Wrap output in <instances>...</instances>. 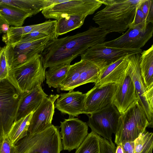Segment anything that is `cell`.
I'll return each mask as SVG.
<instances>
[{"label": "cell", "instance_id": "6da1fadb", "mask_svg": "<svg viewBox=\"0 0 153 153\" xmlns=\"http://www.w3.org/2000/svg\"><path fill=\"white\" fill-rule=\"evenodd\" d=\"M108 33L99 27L91 26L83 32L53 40L41 54L45 68L65 63H71L89 48L104 42Z\"/></svg>", "mask_w": 153, "mask_h": 153}, {"label": "cell", "instance_id": "7a4b0ae2", "mask_svg": "<svg viewBox=\"0 0 153 153\" xmlns=\"http://www.w3.org/2000/svg\"><path fill=\"white\" fill-rule=\"evenodd\" d=\"M141 0H102L105 7L98 11L93 19L109 33H122L133 22Z\"/></svg>", "mask_w": 153, "mask_h": 153}, {"label": "cell", "instance_id": "3957f363", "mask_svg": "<svg viewBox=\"0 0 153 153\" xmlns=\"http://www.w3.org/2000/svg\"><path fill=\"white\" fill-rule=\"evenodd\" d=\"M62 150L59 128L53 125L38 133L28 132L14 146V153H60Z\"/></svg>", "mask_w": 153, "mask_h": 153}, {"label": "cell", "instance_id": "277c9868", "mask_svg": "<svg viewBox=\"0 0 153 153\" xmlns=\"http://www.w3.org/2000/svg\"><path fill=\"white\" fill-rule=\"evenodd\" d=\"M150 127L146 115L138 100L134 101L123 112L118 128L115 134L117 145L133 142L141 134Z\"/></svg>", "mask_w": 153, "mask_h": 153}, {"label": "cell", "instance_id": "5b68a950", "mask_svg": "<svg viewBox=\"0 0 153 153\" xmlns=\"http://www.w3.org/2000/svg\"><path fill=\"white\" fill-rule=\"evenodd\" d=\"M45 69L41 54H36L24 63L10 70L7 79L21 93L41 85Z\"/></svg>", "mask_w": 153, "mask_h": 153}, {"label": "cell", "instance_id": "8992f818", "mask_svg": "<svg viewBox=\"0 0 153 153\" xmlns=\"http://www.w3.org/2000/svg\"><path fill=\"white\" fill-rule=\"evenodd\" d=\"M107 65V63L103 60L81 59L71 65L66 77L60 85V89L71 91L87 83H96L101 71Z\"/></svg>", "mask_w": 153, "mask_h": 153}, {"label": "cell", "instance_id": "52a82bcc", "mask_svg": "<svg viewBox=\"0 0 153 153\" xmlns=\"http://www.w3.org/2000/svg\"><path fill=\"white\" fill-rule=\"evenodd\" d=\"M21 94L7 78L0 80V138L14 122Z\"/></svg>", "mask_w": 153, "mask_h": 153}, {"label": "cell", "instance_id": "ba28073f", "mask_svg": "<svg viewBox=\"0 0 153 153\" xmlns=\"http://www.w3.org/2000/svg\"><path fill=\"white\" fill-rule=\"evenodd\" d=\"M87 124L91 131L108 140L112 138L119 128L121 117L120 113L111 103L105 107L87 115Z\"/></svg>", "mask_w": 153, "mask_h": 153}, {"label": "cell", "instance_id": "9c48e42d", "mask_svg": "<svg viewBox=\"0 0 153 153\" xmlns=\"http://www.w3.org/2000/svg\"><path fill=\"white\" fill-rule=\"evenodd\" d=\"M102 4V0H68L45 8L42 13L46 19L56 20L68 16L80 15L87 16L93 14Z\"/></svg>", "mask_w": 153, "mask_h": 153}, {"label": "cell", "instance_id": "30bf717a", "mask_svg": "<svg viewBox=\"0 0 153 153\" xmlns=\"http://www.w3.org/2000/svg\"><path fill=\"white\" fill-rule=\"evenodd\" d=\"M153 24L144 22L130 26L124 33L114 40L102 43L108 47L140 49L152 37Z\"/></svg>", "mask_w": 153, "mask_h": 153}, {"label": "cell", "instance_id": "8fae6325", "mask_svg": "<svg viewBox=\"0 0 153 153\" xmlns=\"http://www.w3.org/2000/svg\"><path fill=\"white\" fill-rule=\"evenodd\" d=\"M53 40L48 36L32 41L12 45H6L10 69L24 63L36 54H41Z\"/></svg>", "mask_w": 153, "mask_h": 153}, {"label": "cell", "instance_id": "7c38bea8", "mask_svg": "<svg viewBox=\"0 0 153 153\" xmlns=\"http://www.w3.org/2000/svg\"><path fill=\"white\" fill-rule=\"evenodd\" d=\"M140 53L127 56L128 63L126 73L129 76L134 83L138 102L142 108L148 119L150 127H153V108L148 100L147 90L141 76L140 63Z\"/></svg>", "mask_w": 153, "mask_h": 153}, {"label": "cell", "instance_id": "4fadbf2b", "mask_svg": "<svg viewBox=\"0 0 153 153\" xmlns=\"http://www.w3.org/2000/svg\"><path fill=\"white\" fill-rule=\"evenodd\" d=\"M60 123L63 149L70 152L76 149L88 134L87 123L78 118L71 117Z\"/></svg>", "mask_w": 153, "mask_h": 153}, {"label": "cell", "instance_id": "5bb4252c", "mask_svg": "<svg viewBox=\"0 0 153 153\" xmlns=\"http://www.w3.org/2000/svg\"><path fill=\"white\" fill-rule=\"evenodd\" d=\"M60 95L50 94L44 97L36 109L33 112L29 123L28 132L38 133L51 126L54 113V102Z\"/></svg>", "mask_w": 153, "mask_h": 153}, {"label": "cell", "instance_id": "9a60e30c", "mask_svg": "<svg viewBox=\"0 0 153 153\" xmlns=\"http://www.w3.org/2000/svg\"><path fill=\"white\" fill-rule=\"evenodd\" d=\"M116 88V84L114 83L100 86L94 85L85 93V111L86 114H89L112 103Z\"/></svg>", "mask_w": 153, "mask_h": 153}, {"label": "cell", "instance_id": "2e32d148", "mask_svg": "<svg viewBox=\"0 0 153 153\" xmlns=\"http://www.w3.org/2000/svg\"><path fill=\"white\" fill-rule=\"evenodd\" d=\"M142 51L141 49L111 47L105 46L102 43L90 47L80 56L81 59L104 60L108 65L122 57L128 55L141 53Z\"/></svg>", "mask_w": 153, "mask_h": 153}, {"label": "cell", "instance_id": "e0dca14e", "mask_svg": "<svg viewBox=\"0 0 153 153\" xmlns=\"http://www.w3.org/2000/svg\"><path fill=\"white\" fill-rule=\"evenodd\" d=\"M56 99L55 108L63 114H68L69 117H77L81 114H85V94L78 91H69L62 93Z\"/></svg>", "mask_w": 153, "mask_h": 153}, {"label": "cell", "instance_id": "ac0fdd59", "mask_svg": "<svg viewBox=\"0 0 153 153\" xmlns=\"http://www.w3.org/2000/svg\"><path fill=\"white\" fill-rule=\"evenodd\" d=\"M48 96L43 91L41 85L21 93L14 122L33 112L43 99Z\"/></svg>", "mask_w": 153, "mask_h": 153}, {"label": "cell", "instance_id": "d6986e66", "mask_svg": "<svg viewBox=\"0 0 153 153\" xmlns=\"http://www.w3.org/2000/svg\"><path fill=\"white\" fill-rule=\"evenodd\" d=\"M116 85L112 103L120 113H122L133 102L138 100V98L134 83L127 73L123 81Z\"/></svg>", "mask_w": 153, "mask_h": 153}, {"label": "cell", "instance_id": "ffe728a7", "mask_svg": "<svg viewBox=\"0 0 153 153\" xmlns=\"http://www.w3.org/2000/svg\"><path fill=\"white\" fill-rule=\"evenodd\" d=\"M127 56L107 65L101 70L95 86H100L111 83H121L126 74L128 66Z\"/></svg>", "mask_w": 153, "mask_h": 153}, {"label": "cell", "instance_id": "44dd1931", "mask_svg": "<svg viewBox=\"0 0 153 153\" xmlns=\"http://www.w3.org/2000/svg\"><path fill=\"white\" fill-rule=\"evenodd\" d=\"M55 20H49L42 23L21 27H10L2 36V41L6 45H12L18 43L23 36L39 30L53 23Z\"/></svg>", "mask_w": 153, "mask_h": 153}, {"label": "cell", "instance_id": "7402d4cb", "mask_svg": "<svg viewBox=\"0 0 153 153\" xmlns=\"http://www.w3.org/2000/svg\"><path fill=\"white\" fill-rule=\"evenodd\" d=\"M57 2V0H0V3L15 7L32 16Z\"/></svg>", "mask_w": 153, "mask_h": 153}, {"label": "cell", "instance_id": "603a6c76", "mask_svg": "<svg viewBox=\"0 0 153 153\" xmlns=\"http://www.w3.org/2000/svg\"><path fill=\"white\" fill-rule=\"evenodd\" d=\"M140 74L146 88L153 89V45L140 53Z\"/></svg>", "mask_w": 153, "mask_h": 153}, {"label": "cell", "instance_id": "cb8c5ba5", "mask_svg": "<svg viewBox=\"0 0 153 153\" xmlns=\"http://www.w3.org/2000/svg\"><path fill=\"white\" fill-rule=\"evenodd\" d=\"M0 15L9 26L21 27L25 20L32 15L10 4L0 3Z\"/></svg>", "mask_w": 153, "mask_h": 153}, {"label": "cell", "instance_id": "d4e9b609", "mask_svg": "<svg viewBox=\"0 0 153 153\" xmlns=\"http://www.w3.org/2000/svg\"><path fill=\"white\" fill-rule=\"evenodd\" d=\"M70 63L60 64L49 67L45 73L46 82L49 87L59 88L66 77L70 66Z\"/></svg>", "mask_w": 153, "mask_h": 153}, {"label": "cell", "instance_id": "484cf974", "mask_svg": "<svg viewBox=\"0 0 153 153\" xmlns=\"http://www.w3.org/2000/svg\"><path fill=\"white\" fill-rule=\"evenodd\" d=\"M87 16L75 15L60 18L56 21V32L57 36L64 34L80 27L83 25Z\"/></svg>", "mask_w": 153, "mask_h": 153}, {"label": "cell", "instance_id": "4316f807", "mask_svg": "<svg viewBox=\"0 0 153 153\" xmlns=\"http://www.w3.org/2000/svg\"><path fill=\"white\" fill-rule=\"evenodd\" d=\"M33 112L14 122L13 124L7 135L13 145H15L27 135L30 121Z\"/></svg>", "mask_w": 153, "mask_h": 153}, {"label": "cell", "instance_id": "83f0119b", "mask_svg": "<svg viewBox=\"0 0 153 153\" xmlns=\"http://www.w3.org/2000/svg\"><path fill=\"white\" fill-rule=\"evenodd\" d=\"M100 136L91 131L76 149L75 153H100Z\"/></svg>", "mask_w": 153, "mask_h": 153}, {"label": "cell", "instance_id": "f1b7e54d", "mask_svg": "<svg viewBox=\"0 0 153 153\" xmlns=\"http://www.w3.org/2000/svg\"><path fill=\"white\" fill-rule=\"evenodd\" d=\"M134 153H152L153 133L146 131L134 141Z\"/></svg>", "mask_w": 153, "mask_h": 153}, {"label": "cell", "instance_id": "f546056e", "mask_svg": "<svg viewBox=\"0 0 153 153\" xmlns=\"http://www.w3.org/2000/svg\"><path fill=\"white\" fill-rule=\"evenodd\" d=\"M56 22L39 30L24 36L20 41L18 43L33 41L48 36L53 39H57L58 36L56 32Z\"/></svg>", "mask_w": 153, "mask_h": 153}, {"label": "cell", "instance_id": "4dcf8cb0", "mask_svg": "<svg viewBox=\"0 0 153 153\" xmlns=\"http://www.w3.org/2000/svg\"><path fill=\"white\" fill-rule=\"evenodd\" d=\"M10 70L7 47L6 45L2 48L0 52V80L7 78Z\"/></svg>", "mask_w": 153, "mask_h": 153}, {"label": "cell", "instance_id": "1f68e13d", "mask_svg": "<svg viewBox=\"0 0 153 153\" xmlns=\"http://www.w3.org/2000/svg\"><path fill=\"white\" fill-rule=\"evenodd\" d=\"M140 7L146 21L153 24V0H141Z\"/></svg>", "mask_w": 153, "mask_h": 153}, {"label": "cell", "instance_id": "d6a6232c", "mask_svg": "<svg viewBox=\"0 0 153 153\" xmlns=\"http://www.w3.org/2000/svg\"><path fill=\"white\" fill-rule=\"evenodd\" d=\"M99 145L100 153H115L116 147L112 138L108 140L100 136Z\"/></svg>", "mask_w": 153, "mask_h": 153}, {"label": "cell", "instance_id": "836d02e7", "mask_svg": "<svg viewBox=\"0 0 153 153\" xmlns=\"http://www.w3.org/2000/svg\"><path fill=\"white\" fill-rule=\"evenodd\" d=\"M0 153H14V146L7 136L0 138Z\"/></svg>", "mask_w": 153, "mask_h": 153}, {"label": "cell", "instance_id": "e575fe53", "mask_svg": "<svg viewBox=\"0 0 153 153\" xmlns=\"http://www.w3.org/2000/svg\"><path fill=\"white\" fill-rule=\"evenodd\" d=\"M145 21H146L145 18L141 10L139 4L137 9L133 22L130 26L138 25Z\"/></svg>", "mask_w": 153, "mask_h": 153}, {"label": "cell", "instance_id": "d590c367", "mask_svg": "<svg viewBox=\"0 0 153 153\" xmlns=\"http://www.w3.org/2000/svg\"><path fill=\"white\" fill-rule=\"evenodd\" d=\"M134 143L127 142L121 144L123 153H134Z\"/></svg>", "mask_w": 153, "mask_h": 153}, {"label": "cell", "instance_id": "8d00e7d4", "mask_svg": "<svg viewBox=\"0 0 153 153\" xmlns=\"http://www.w3.org/2000/svg\"><path fill=\"white\" fill-rule=\"evenodd\" d=\"M9 27L6 22L0 15V33H5Z\"/></svg>", "mask_w": 153, "mask_h": 153}, {"label": "cell", "instance_id": "74e56055", "mask_svg": "<svg viewBox=\"0 0 153 153\" xmlns=\"http://www.w3.org/2000/svg\"><path fill=\"white\" fill-rule=\"evenodd\" d=\"M115 153H123V150L121 144L117 145Z\"/></svg>", "mask_w": 153, "mask_h": 153}, {"label": "cell", "instance_id": "f35d334b", "mask_svg": "<svg viewBox=\"0 0 153 153\" xmlns=\"http://www.w3.org/2000/svg\"><path fill=\"white\" fill-rule=\"evenodd\" d=\"M1 48H1L0 47V52L1 49Z\"/></svg>", "mask_w": 153, "mask_h": 153}]
</instances>
